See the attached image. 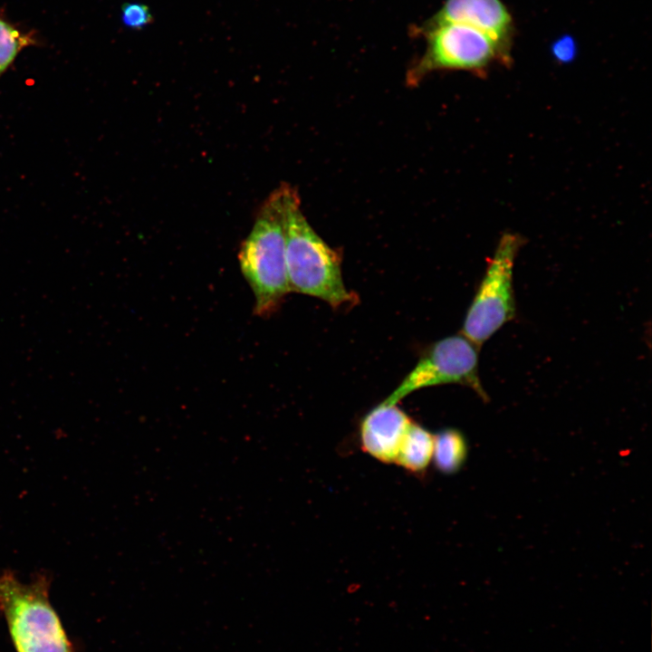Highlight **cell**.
<instances>
[{
    "label": "cell",
    "instance_id": "cell-1",
    "mask_svg": "<svg viewBox=\"0 0 652 652\" xmlns=\"http://www.w3.org/2000/svg\"><path fill=\"white\" fill-rule=\"evenodd\" d=\"M282 188L290 291L316 297L333 308L353 304L357 297L344 284L340 254L311 226L297 191L286 184Z\"/></svg>",
    "mask_w": 652,
    "mask_h": 652
},
{
    "label": "cell",
    "instance_id": "cell-2",
    "mask_svg": "<svg viewBox=\"0 0 652 652\" xmlns=\"http://www.w3.org/2000/svg\"><path fill=\"white\" fill-rule=\"evenodd\" d=\"M238 261L254 297V313L268 317L289 293L282 186L262 205Z\"/></svg>",
    "mask_w": 652,
    "mask_h": 652
},
{
    "label": "cell",
    "instance_id": "cell-3",
    "mask_svg": "<svg viewBox=\"0 0 652 652\" xmlns=\"http://www.w3.org/2000/svg\"><path fill=\"white\" fill-rule=\"evenodd\" d=\"M413 36L425 40V50L408 70V85L418 84L437 71L456 70L484 74L494 62L508 64L510 52L488 34L472 26L451 22L415 25Z\"/></svg>",
    "mask_w": 652,
    "mask_h": 652
},
{
    "label": "cell",
    "instance_id": "cell-4",
    "mask_svg": "<svg viewBox=\"0 0 652 652\" xmlns=\"http://www.w3.org/2000/svg\"><path fill=\"white\" fill-rule=\"evenodd\" d=\"M48 586L45 577L27 584L11 572L0 575V610L17 652H72L50 604Z\"/></svg>",
    "mask_w": 652,
    "mask_h": 652
},
{
    "label": "cell",
    "instance_id": "cell-5",
    "mask_svg": "<svg viewBox=\"0 0 652 652\" xmlns=\"http://www.w3.org/2000/svg\"><path fill=\"white\" fill-rule=\"evenodd\" d=\"M523 242L514 233L501 236L466 312L461 334L479 348L515 318L513 274Z\"/></svg>",
    "mask_w": 652,
    "mask_h": 652
},
{
    "label": "cell",
    "instance_id": "cell-6",
    "mask_svg": "<svg viewBox=\"0 0 652 652\" xmlns=\"http://www.w3.org/2000/svg\"><path fill=\"white\" fill-rule=\"evenodd\" d=\"M479 349L462 334L432 343L382 403L397 405L417 389L445 384L467 387L486 401L488 396L479 376Z\"/></svg>",
    "mask_w": 652,
    "mask_h": 652
},
{
    "label": "cell",
    "instance_id": "cell-7",
    "mask_svg": "<svg viewBox=\"0 0 652 652\" xmlns=\"http://www.w3.org/2000/svg\"><path fill=\"white\" fill-rule=\"evenodd\" d=\"M426 22H451L472 26L511 53L513 20L502 0H445Z\"/></svg>",
    "mask_w": 652,
    "mask_h": 652
},
{
    "label": "cell",
    "instance_id": "cell-8",
    "mask_svg": "<svg viewBox=\"0 0 652 652\" xmlns=\"http://www.w3.org/2000/svg\"><path fill=\"white\" fill-rule=\"evenodd\" d=\"M412 423L397 405L381 402L361 421L360 436L362 449L380 462L395 463L401 443Z\"/></svg>",
    "mask_w": 652,
    "mask_h": 652
},
{
    "label": "cell",
    "instance_id": "cell-9",
    "mask_svg": "<svg viewBox=\"0 0 652 652\" xmlns=\"http://www.w3.org/2000/svg\"><path fill=\"white\" fill-rule=\"evenodd\" d=\"M434 435L424 427L411 424L398 451L396 464L411 472H423L432 460Z\"/></svg>",
    "mask_w": 652,
    "mask_h": 652
},
{
    "label": "cell",
    "instance_id": "cell-10",
    "mask_svg": "<svg viewBox=\"0 0 652 652\" xmlns=\"http://www.w3.org/2000/svg\"><path fill=\"white\" fill-rule=\"evenodd\" d=\"M466 455V445L464 436L455 429H446L434 436L432 459L443 473L457 471Z\"/></svg>",
    "mask_w": 652,
    "mask_h": 652
},
{
    "label": "cell",
    "instance_id": "cell-11",
    "mask_svg": "<svg viewBox=\"0 0 652 652\" xmlns=\"http://www.w3.org/2000/svg\"><path fill=\"white\" fill-rule=\"evenodd\" d=\"M36 43L34 35L24 33L0 13V76L24 47Z\"/></svg>",
    "mask_w": 652,
    "mask_h": 652
},
{
    "label": "cell",
    "instance_id": "cell-12",
    "mask_svg": "<svg viewBox=\"0 0 652 652\" xmlns=\"http://www.w3.org/2000/svg\"><path fill=\"white\" fill-rule=\"evenodd\" d=\"M121 21L125 26L139 30L152 23L153 15L146 5L126 3L121 6Z\"/></svg>",
    "mask_w": 652,
    "mask_h": 652
},
{
    "label": "cell",
    "instance_id": "cell-13",
    "mask_svg": "<svg viewBox=\"0 0 652 652\" xmlns=\"http://www.w3.org/2000/svg\"><path fill=\"white\" fill-rule=\"evenodd\" d=\"M553 53L558 60L566 62L574 56L575 44L571 38L563 37L559 39L553 45Z\"/></svg>",
    "mask_w": 652,
    "mask_h": 652
}]
</instances>
